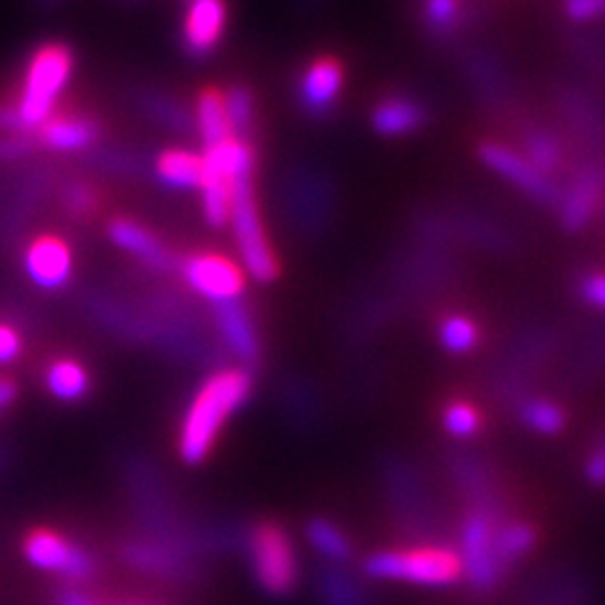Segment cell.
<instances>
[{
    "mask_svg": "<svg viewBox=\"0 0 605 605\" xmlns=\"http://www.w3.org/2000/svg\"><path fill=\"white\" fill-rule=\"evenodd\" d=\"M0 129L8 131H19L21 127V117L19 109H15V104H8V107H0Z\"/></svg>",
    "mask_w": 605,
    "mask_h": 605,
    "instance_id": "43",
    "label": "cell"
},
{
    "mask_svg": "<svg viewBox=\"0 0 605 605\" xmlns=\"http://www.w3.org/2000/svg\"><path fill=\"white\" fill-rule=\"evenodd\" d=\"M366 575L379 581H407L419 585H452L464 568L462 558L450 548H422L407 552H376L364 563Z\"/></svg>",
    "mask_w": 605,
    "mask_h": 605,
    "instance_id": "4",
    "label": "cell"
},
{
    "mask_svg": "<svg viewBox=\"0 0 605 605\" xmlns=\"http://www.w3.org/2000/svg\"><path fill=\"white\" fill-rule=\"evenodd\" d=\"M479 160L487 170H493L499 177L510 182L515 190H520L525 197H530L534 205L548 209L558 207L560 184L555 182V177L538 170V166L530 160H525L517 149L499 142H485L479 147Z\"/></svg>",
    "mask_w": 605,
    "mask_h": 605,
    "instance_id": "10",
    "label": "cell"
},
{
    "mask_svg": "<svg viewBox=\"0 0 605 605\" xmlns=\"http://www.w3.org/2000/svg\"><path fill=\"white\" fill-rule=\"evenodd\" d=\"M444 429L452 436H460V440H467L479 429V414L475 407H469L467 401H454L444 411Z\"/></svg>",
    "mask_w": 605,
    "mask_h": 605,
    "instance_id": "37",
    "label": "cell"
},
{
    "mask_svg": "<svg viewBox=\"0 0 605 605\" xmlns=\"http://www.w3.org/2000/svg\"><path fill=\"white\" fill-rule=\"evenodd\" d=\"M374 129L386 137L409 134L419 127L426 125V109L414 99L399 96V99H386L374 111Z\"/></svg>",
    "mask_w": 605,
    "mask_h": 605,
    "instance_id": "27",
    "label": "cell"
},
{
    "mask_svg": "<svg viewBox=\"0 0 605 605\" xmlns=\"http://www.w3.org/2000/svg\"><path fill=\"white\" fill-rule=\"evenodd\" d=\"M424 29L434 39H457L469 29L472 21L482 19L477 11H467L462 0H424Z\"/></svg>",
    "mask_w": 605,
    "mask_h": 605,
    "instance_id": "25",
    "label": "cell"
},
{
    "mask_svg": "<svg viewBox=\"0 0 605 605\" xmlns=\"http://www.w3.org/2000/svg\"><path fill=\"white\" fill-rule=\"evenodd\" d=\"M309 540L323 558L333 560V563H344V560L350 558L348 538L328 520H313L309 525Z\"/></svg>",
    "mask_w": 605,
    "mask_h": 605,
    "instance_id": "34",
    "label": "cell"
},
{
    "mask_svg": "<svg viewBox=\"0 0 605 605\" xmlns=\"http://www.w3.org/2000/svg\"><path fill=\"white\" fill-rule=\"evenodd\" d=\"M109 238L125 248L129 252H134L142 260H147L149 266L154 268H170V252L164 250V245L154 238L152 233L144 230L142 225L127 220V217H117L109 225Z\"/></svg>",
    "mask_w": 605,
    "mask_h": 605,
    "instance_id": "26",
    "label": "cell"
},
{
    "mask_svg": "<svg viewBox=\"0 0 605 605\" xmlns=\"http://www.w3.org/2000/svg\"><path fill=\"white\" fill-rule=\"evenodd\" d=\"M344 84V66L336 58H315L301 78V101L315 117L326 114Z\"/></svg>",
    "mask_w": 605,
    "mask_h": 605,
    "instance_id": "20",
    "label": "cell"
},
{
    "mask_svg": "<svg viewBox=\"0 0 605 605\" xmlns=\"http://www.w3.org/2000/svg\"><path fill=\"white\" fill-rule=\"evenodd\" d=\"M563 346V333L555 323L528 321L520 323L505 338L499 354L487 368V391L503 403H520L528 399L530 386L538 379L545 364H550Z\"/></svg>",
    "mask_w": 605,
    "mask_h": 605,
    "instance_id": "1",
    "label": "cell"
},
{
    "mask_svg": "<svg viewBox=\"0 0 605 605\" xmlns=\"http://www.w3.org/2000/svg\"><path fill=\"white\" fill-rule=\"evenodd\" d=\"M23 552L31 565L61 573L72 581H86L96 570L89 552L74 548L66 538L51 530H33L23 542Z\"/></svg>",
    "mask_w": 605,
    "mask_h": 605,
    "instance_id": "15",
    "label": "cell"
},
{
    "mask_svg": "<svg viewBox=\"0 0 605 605\" xmlns=\"http://www.w3.org/2000/svg\"><path fill=\"white\" fill-rule=\"evenodd\" d=\"M517 417L538 434H558L565 426V411L548 399H522L517 403Z\"/></svg>",
    "mask_w": 605,
    "mask_h": 605,
    "instance_id": "33",
    "label": "cell"
},
{
    "mask_svg": "<svg viewBox=\"0 0 605 605\" xmlns=\"http://www.w3.org/2000/svg\"><path fill=\"white\" fill-rule=\"evenodd\" d=\"M440 341L452 354H467V350L477 346L479 328L467 315H450V318H444L440 328Z\"/></svg>",
    "mask_w": 605,
    "mask_h": 605,
    "instance_id": "35",
    "label": "cell"
},
{
    "mask_svg": "<svg viewBox=\"0 0 605 605\" xmlns=\"http://www.w3.org/2000/svg\"><path fill=\"white\" fill-rule=\"evenodd\" d=\"M538 542V532H534L532 525L528 522H505L503 528H497L495 532V548H497V558L503 568L507 570L515 565L517 560L528 555V552L534 548Z\"/></svg>",
    "mask_w": 605,
    "mask_h": 605,
    "instance_id": "32",
    "label": "cell"
},
{
    "mask_svg": "<svg viewBox=\"0 0 605 605\" xmlns=\"http://www.w3.org/2000/svg\"><path fill=\"white\" fill-rule=\"evenodd\" d=\"M585 477L591 479L593 485H605V432L595 440L591 454H587Z\"/></svg>",
    "mask_w": 605,
    "mask_h": 605,
    "instance_id": "40",
    "label": "cell"
},
{
    "mask_svg": "<svg viewBox=\"0 0 605 605\" xmlns=\"http://www.w3.org/2000/svg\"><path fill=\"white\" fill-rule=\"evenodd\" d=\"M452 477L472 503V510L487 515L497 528L510 522V507L499 489L495 469L477 454L460 452L452 457Z\"/></svg>",
    "mask_w": 605,
    "mask_h": 605,
    "instance_id": "13",
    "label": "cell"
},
{
    "mask_svg": "<svg viewBox=\"0 0 605 605\" xmlns=\"http://www.w3.org/2000/svg\"><path fill=\"white\" fill-rule=\"evenodd\" d=\"M46 386L61 401H78L89 391V374L82 364L72 361V358H61V361L51 364L46 371Z\"/></svg>",
    "mask_w": 605,
    "mask_h": 605,
    "instance_id": "31",
    "label": "cell"
},
{
    "mask_svg": "<svg viewBox=\"0 0 605 605\" xmlns=\"http://www.w3.org/2000/svg\"><path fill=\"white\" fill-rule=\"evenodd\" d=\"M21 354V338L11 326L0 323V364H11Z\"/></svg>",
    "mask_w": 605,
    "mask_h": 605,
    "instance_id": "41",
    "label": "cell"
},
{
    "mask_svg": "<svg viewBox=\"0 0 605 605\" xmlns=\"http://www.w3.org/2000/svg\"><path fill=\"white\" fill-rule=\"evenodd\" d=\"M89 202H91V197L86 195V190H72V192H68V207H72L74 213H86Z\"/></svg>",
    "mask_w": 605,
    "mask_h": 605,
    "instance_id": "45",
    "label": "cell"
},
{
    "mask_svg": "<svg viewBox=\"0 0 605 605\" xmlns=\"http://www.w3.org/2000/svg\"><path fill=\"white\" fill-rule=\"evenodd\" d=\"M225 111H227V121H230L233 137L245 134L250 129L252 121V96L248 89L242 86H233L230 91L225 94Z\"/></svg>",
    "mask_w": 605,
    "mask_h": 605,
    "instance_id": "36",
    "label": "cell"
},
{
    "mask_svg": "<svg viewBox=\"0 0 605 605\" xmlns=\"http://www.w3.org/2000/svg\"><path fill=\"white\" fill-rule=\"evenodd\" d=\"M563 348L558 366V383L563 391L581 393L605 371V323L577 331Z\"/></svg>",
    "mask_w": 605,
    "mask_h": 605,
    "instance_id": "11",
    "label": "cell"
},
{
    "mask_svg": "<svg viewBox=\"0 0 605 605\" xmlns=\"http://www.w3.org/2000/svg\"><path fill=\"white\" fill-rule=\"evenodd\" d=\"M460 223L467 240L477 245L479 250L495 252V256H515L520 250V238H517V233L510 225H503L485 215H467Z\"/></svg>",
    "mask_w": 605,
    "mask_h": 605,
    "instance_id": "24",
    "label": "cell"
},
{
    "mask_svg": "<svg viewBox=\"0 0 605 605\" xmlns=\"http://www.w3.org/2000/svg\"><path fill=\"white\" fill-rule=\"evenodd\" d=\"M565 54L581 68L585 84L605 89V36L598 31H568L563 39Z\"/></svg>",
    "mask_w": 605,
    "mask_h": 605,
    "instance_id": "22",
    "label": "cell"
},
{
    "mask_svg": "<svg viewBox=\"0 0 605 605\" xmlns=\"http://www.w3.org/2000/svg\"><path fill=\"white\" fill-rule=\"evenodd\" d=\"M467 78L477 99L493 114H503L512 125L522 117L520 111V84L507 61L493 48L472 46L464 56Z\"/></svg>",
    "mask_w": 605,
    "mask_h": 605,
    "instance_id": "8",
    "label": "cell"
},
{
    "mask_svg": "<svg viewBox=\"0 0 605 605\" xmlns=\"http://www.w3.org/2000/svg\"><path fill=\"white\" fill-rule=\"evenodd\" d=\"M99 137V125L89 117H54L39 127V142L56 152H76Z\"/></svg>",
    "mask_w": 605,
    "mask_h": 605,
    "instance_id": "23",
    "label": "cell"
},
{
    "mask_svg": "<svg viewBox=\"0 0 605 605\" xmlns=\"http://www.w3.org/2000/svg\"><path fill=\"white\" fill-rule=\"evenodd\" d=\"M156 174L170 187H202L205 182V160L199 154L182 152V149H166L156 156Z\"/></svg>",
    "mask_w": 605,
    "mask_h": 605,
    "instance_id": "28",
    "label": "cell"
},
{
    "mask_svg": "<svg viewBox=\"0 0 605 605\" xmlns=\"http://www.w3.org/2000/svg\"><path fill=\"white\" fill-rule=\"evenodd\" d=\"M19 397V389H15V383L11 379H0V411L11 407V403Z\"/></svg>",
    "mask_w": 605,
    "mask_h": 605,
    "instance_id": "44",
    "label": "cell"
},
{
    "mask_svg": "<svg viewBox=\"0 0 605 605\" xmlns=\"http://www.w3.org/2000/svg\"><path fill=\"white\" fill-rule=\"evenodd\" d=\"M182 276L192 291L205 295L207 301L230 303L238 301L245 291V276L230 258L215 252H197L182 260Z\"/></svg>",
    "mask_w": 605,
    "mask_h": 605,
    "instance_id": "14",
    "label": "cell"
},
{
    "mask_svg": "<svg viewBox=\"0 0 605 605\" xmlns=\"http://www.w3.org/2000/svg\"><path fill=\"white\" fill-rule=\"evenodd\" d=\"M250 560L262 591L291 593L298 583V558L293 542L276 525H258L250 532Z\"/></svg>",
    "mask_w": 605,
    "mask_h": 605,
    "instance_id": "9",
    "label": "cell"
},
{
    "mask_svg": "<svg viewBox=\"0 0 605 605\" xmlns=\"http://www.w3.org/2000/svg\"><path fill=\"white\" fill-rule=\"evenodd\" d=\"M233 182L227 174L205 164V182H202V213L213 227H225L233 213Z\"/></svg>",
    "mask_w": 605,
    "mask_h": 605,
    "instance_id": "29",
    "label": "cell"
},
{
    "mask_svg": "<svg viewBox=\"0 0 605 605\" xmlns=\"http://www.w3.org/2000/svg\"><path fill=\"white\" fill-rule=\"evenodd\" d=\"M605 199V156L581 154L568 164V182L560 187L558 220L568 233L585 230Z\"/></svg>",
    "mask_w": 605,
    "mask_h": 605,
    "instance_id": "6",
    "label": "cell"
},
{
    "mask_svg": "<svg viewBox=\"0 0 605 605\" xmlns=\"http://www.w3.org/2000/svg\"><path fill=\"white\" fill-rule=\"evenodd\" d=\"M587 595V581L573 565H552L532 577L520 605H581Z\"/></svg>",
    "mask_w": 605,
    "mask_h": 605,
    "instance_id": "17",
    "label": "cell"
},
{
    "mask_svg": "<svg viewBox=\"0 0 605 605\" xmlns=\"http://www.w3.org/2000/svg\"><path fill=\"white\" fill-rule=\"evenodd\" d=\"M61 605H91V603L86 601L82 593H76V591H66L64 595H61Z\"/></svg>",
    "mask_w": 605,
    "mask_h": 605,
    "instance_id": "46",
    "label": "cell"
},
{
    "mask_svg": "<svg viewBox=\"0 0 605 605\" xmlns=\"http://www.w3.org/2000/svg\"><path fill=\"white\" fill-rule=\"evenodd\" d=\"M230 223L238 238V248L248 273L258 280V283H273L280 276V266L273 248H270L268 235L262 230L256 192H252V172L240 174L233 182V213Z\"/></svg>",
    "mask_w": 605,
    "mask_h": 605,
    "instance_id": "5",
    "label": "cell"
},
{
    "mask_svg": "<svg viewBox=\"0 0 605 605\" xmlns=\"http://www.w3.org/2000/svg\"><path fill=\"white\" fill-rule=\"evenodd\" d=\"M252 379L240 368H225L199 386L184 414L180 432V457L187 464H199L213 452L223 424L248 401Z\"/></svg>",
    "mask_w": 605,
    "mask_h": 605,
    "instance_id": "2",
    "label": "cell"
},
{
    "mask_svg": "<svg viewBox=\"0 0 605 605\" xmlns=\"http://www.w3.org/2000/svg\"><path fill=\"white\" fill-rule=\"evenodd\" d=\"M217 323H220V331L233 354L245 364H256L260 358V341L245 305L240 301L217 303Z\"/></svg>",
    "mask_w": 605,
    "mask_h": 605,
    "instance_id": "21",
    "label": "cell"
},
{
    "mask_svg": "<svg viewBox=\"0 0 605 605\" xmlns=\"http://www.w3.org/2000/svg\"><path fill=\"white\" fill-rule=\"evenodd\" d=\"M577 295L583 298L587 305L605 311V273H587L575 283Z\"/></svg>",
    "mask_w": 605,
    "mask_h": 605,
    "instance_id": "39",
    "label": "cell"
},
{
    "mask_svg": "<svg viewBox=\"0 0 605 605\" xmlns=\"http://www.w3.org/2000/svg\"><path fill=\"white\" fill-rule=\"evenodd\" d=\"M552 104L570 137L583 147V154L605 156V99L601 91L587 84L560 82L552 86Z\"/></svg>",
    "mask_w": 605,
    "mask_h": 605,
    "instance_id": "7",
    "label": "cell"
},
{
    "mask_svg": "<svg viewBox=\"0 0 605 605\" xmlns=\"http://www.w3.org/2000/svg\"><path fill=\"white\" fill-rule=\"evenodd\" d=\"M72 51L61 46V43H48V46L36 51L29 74H25L21 99L15 101L23 129L41 127L48 119L56 96L64 91L68 76H72Z\"/></svg>",
    "mask_w": 605,
    "mask_h": 605,
    "instance_id": "3",
    "label": "cell"
},
{
    "mask_svg": "<svg viewBox=\"0 0 605 605\" xmlns=\"http://www.w3.org/2000/svg\"><path fill=\"white\" fill-rule=\"evenodd\" d=\"M25 152H31V142L25 139H0V160H15Z\"/></svg>",
    "mask_w": 605,
    "mask_h": 605,
    "instance_id": "42",
    "label": "cell"
},
{
    "mask_svg": "<svg viewBox=\"0 0 605 605\" xmlns=\"http://www.w3.org/2000/svg\"><path fill=\"white\" fill-rule=\"evenodd\" d=\"M225 31V0H190L184 15V46L192 56H207Z\"/></svg>",
    "mask_w": 605,
    "mask_h": 605,
    "instance_id": "19",
    "label": "cell"
},
{
    "mask_svg": "<svg viewBox=\"0 0 605 605\" xmlns=\"http://www.w3.org/2000/svg\"><path fill=\"white\" fill-rule=\"evenodd\" d=\"M197 121L199 134L205 139V147H220L227 139H233L230 121L225 111V96L217 89H205L197 99Z\"/></svg>",
    "mask_w": 605,
    "mask_h": 605,
    "instance_id": "30",
    "label": "cell"
},
{
    "mask_svg": "<svg viewBox=\"0 0 605 605\" xmlns=\"http://www.w3.org/2000/svg\"><path fill=\"white\" fill-rule=\"evenodd\" d=\"M25 273L33 283L48 288V291L66 285L68 276H72V250L61 238L43 235L25 250Z\"/></svg>",
    "mask_w": 605,
    "mask_h": 605,
    "instance_id": "18",
    "label": "cell"
},
{
    "mask_svg": "<svg viewBox=\"0 0 605 605\" xmlns=\"http://www.w3.org/2000/svg\"><path fill=\"white\" fill-rule=\"evenodd\" d=\"M563 11L568 21L593 23L605 19V0H563Z\"/></svg>",
    "mask_w": 605,
    "mask_h": 605,
    "instance_id": "38",
    "label": "cell"
},
{
    "mask_svg": "<svg viewBox=\"0 0 605 605\" xmlns=\"http://www.w3.org/2000/svg\"><path fill=\"white\" fill-rule=\"evenodd\" d=\"M515 137L517 144H520V152L525 160H530L538 170L545 174H555L565 170L568 162V139L560 134L558 129L542 125L538 119L522 117L515 121Z\"/></svg>",
    "mask_w": 605,
    "mask_h": 605,
    "instance_id": "16",
    "label": "cell"
},
{
    "mask_svg": "<svg viewBox=\"0 0 605 605\" xmlns=\"http://www.w3.org/2000/svg\"><path fill=\"white\" fill-rule=\"evenodd\" d=\"M497 525L487 515L472 510L462 528V568L472 587L477 591H493L505 575V568L497 558L495 548Z\"/></svg>",
    "mask_w": 605,
    "mask_h": 605,
    "instance_id": "12",
    "label": "cell"
}]
</instances>
